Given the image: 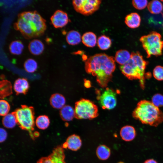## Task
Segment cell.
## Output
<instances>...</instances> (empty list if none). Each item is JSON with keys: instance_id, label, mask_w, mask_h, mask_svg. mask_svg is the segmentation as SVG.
Masks as SVG:
<instances>
[{"instance_id": "cell-36", "label": "cell", "mask_w": 163, "mask_h": 163, "mask_svg": "<svg viewBox=\"0 0 163 163\" xmlns=\"http://www.w3.org/2000/svg\"><path fill=\"white\" fill-rule=\"evenodd\" d=\"M118 163H124V162H121H121H119Z\"/></svg>"}, {"instance_id": "cell-5", "label": "cell", "mask_w": 163, "mask_h": 163, "mask_svg": "<svg viewBox=\"0 0 163 163\" xmlns=\"http://www.w3.org/2000/svg\"><path fill=\"white\" fill-rule=\"evenodd\" d=\"M17 123L22 129L27 131L31 138H34L33 131L34 125L33 108L26 105L22 106L14 112Z\"/></svg>"}, {"instance_id": "cell-2", "label": "cell", "mask_w": 163, "mask_h": 163, "mask_svg": "<svg viewBox=\"0 0 163 163\" xmlns=\"http://www.w3.org/2000/svg\"><path fill=\"white\" fill-rule=\"evenodd\" d=\"M133 116L142 123L156 127L163 121V113L152 102L140 101L133 111Z\"/></svg>"}, {"instance_id": "cell-32", "label": "cell", "mask_w": 163, "mask_h": 163, "mask_svg": "<svg viewBox=\"0 0 163 163\" xmlns=\"http://www.w3.org/2000/svg\"><path fill=\"white\" fill-rule=\"evenodd\" d=\"M133 6L138 10H142L145 8L148 4V1L146 0H134L132 1Z\"/></svg>"}, {"instance_id": "cell-25", "label": "cell", "mask_w": 163, "mask_h": 163, "mask_svg": "<svg viewBox=\"0 0 163 163\" xmlns=\"http://www.w3.org/2000/svg\"><path fill=\"white\" fill-rule=\"evenodd\" d=\"M97 43L100 49L106 50L110 47L112 42L109 37L105 35H102L98 38Z\"/></svg>"}, {"instance_id": "cell-20", "label": "cell", "mask_w": 163, "mask_h": 163, "mask_svg": "<svg viewBox=\"0 0 163 163\" xmlns=\"http://www.w3.org/2000/svg\"><path fill=\"white\" fill-rule=\"evenodd\" d=\"M60 115L62 119L65 121H70L75 117V111L71 106L65 105L61 109Z\"/></svg>"}, {"instance_id": "cell-9", "label": "cell", "mask_w": 163, "mask_h": 163, "mask_svg": "<svg viewBox=\"0 0 163 163\" xmlns=\"http://www.w3.org/2000/svg\"><path fill=\"white\" fill-rule=\"evenodd\" d=\"M99 103L104 109L111 110L115 108L117 104L116 93L113 90L107 88L97 97Z\"/></svg>"}, {"instance_id": "cell-27", "label": "cell", "mask_w": 163, "mask_h": 163, "mask_svg": "<svg viewBox=\"0 0 163 163\" xmlns=\"http://www.w3.org/2000/svg\"><path fill=\"white\" fill-rule=\"evenodd\" d=\"M35 124L38 128L42 129L47 128L49 125L50 121L48 117L44 115L38 117L35 121Z\"/></svg>"}, {"instance_id": "cell-24", "label": "cell", "mask_w": 163, "mask_h": 163, "mask_svg": "<svg viewBox=\"0 0 163 163\" xmlns=\"http://www.w3.org/2000/svg\"><path fill=\"white\" fill-rule=\"evenodd\" d=\"M149 11L152 14H157L161 13L163 7L161 3L158 0H153L150 2L147 6Z\"/></svg>"}, {"instance_id": "cell-16", "label": "cell", "mask_w": 163, "mask_h": 163, "mask_svg": "<svg viewBox=\"0 0 163 163\" xmlns=\"http://www.w3.org/2000/svg\"><path fill=\"white\" fill-rule=\"evenodd\" d=\"M28 48L31 53L34 55H38L43 51L44 45L40 40L34 39L30 43Z\"/></svg>"}, {"instance_id": "cell-31", "label": "cell", "mask_w": 163, "mask_h": 163, "mask_svg": "<svg viewBox=\"0 0 163 163\" xmlns=\"http://www.w3.org/2000/svg\"><path fill=\"white\" fill-rule=\"evenodd\" d=\"M152 103L157 107L163 106V95L160 94L154 95L152 98Z\"/></svg>"}, {"instance_id": "cell-1", "label": "cell", "mask_w": 163, "mask_h": 163, "mask_svg": "<svg viewBox=\"0 0 163 163\" xmlns=\"http://www.w3.org/2000/svg\"><path fill=\"white\" fill-rule=\"evenodd\" d=\"M115 68L114 58L105 53L96 54L85 62L86 72L96 77L97 82L102 88L107 86Z\"/></svg>"}, {"instance_id": "cell-17", "label": "cell", "mask_w": 163, "mask_h": 163, "mask_svg": "<svg viewBox=\"0 0 163 163\" xmlns=\"http://www.w3.org/2000/svg\"><path fill=\"white\" fill-rule=\"evenodd\" d=\"M82 40L83 44L89 47L94 46L97 41L96 35L91 32H88L84 34L82 37Z\"/></svg>"}, {"instance_id": "cell-23", "label": "cell", "mask_w": 163, "mask_h": 163, "mask_svg": "<svg viewBox=\"0 0 163 163\" xmlns=\"http://www.w3.org/2000/svg\"><path fill=\"white\" fill-rule=\"evenodd\" d=\"M96 154L99 159L101 160H107L110 155V149L105 145H101L97 149Z\"/></svg>"}, {"instance_id": "cell-13", "label": "cell", "mask_w": 163, "mask_h": 163, "mask_svg": "<svg viewBox=\"0 0 163 163\" xmlns=\"http://www.w3.org/2000/svg\"><path fill=\"white\" fill-rule=\"evenodd\" d=\"M120 134L123 140L126 141H130L133 140L135 138L136 132L133 127L127 125L121 128Z\"/></svg>"}, {"instance_id": "cell-6", "label": "cell", "mask_w": 163, "mask_h": 163, "mask_svg": "<svg viewBox=\"0 0 163 163\" xmlns=\"http://www.w3.org/2000/svg\"><path fill=\"white\" fill-rule=\"evenodd\" d=\"M34 11H25L18 16L15 27L25 37L31 38L37 37L33 19Z\"/></svg>"}, {"instance_id": "cell-11", "label": "cell", "mask_w": 163, "mask_h": 163, "mask_svg": "<svg viewBox=\"0 0 163 163\" xmlns=\"http://www.w3.org/2000/svg\"><path fill=\"white\" fill-rule=\"evenodd\" d=\"M51 21L53 26L56 28L65 26L69 21L67 14L61 10H57L51 18Z\"/></svg>"}, {"instance_id": "cell-21", "label": "cell", "mask_w": 163, "mask_h": 163, "mask_svg": "<svg viewBox=\"0 0 163 163\" xmlns=\"http://www.w3.org/2000/svg\"><path fill=\"white\" fill-rule=\"evenodd\" d=\"M66 39L69 44L75 45L79 44L81 42L82 37L79 32L76 30H72L67 34Z\"/></svg>"}, {"instance_id": "cell-4", "label": "cell", "mask_w": 163, "mask_h": 163, "mask_svg": "<svg viewBox=\"0 0 163 163\" xmlns=\"http://www.w3.org/2000/svg\"><path fill=\"white\" fill-rule=\"evenodd\" d=\"M143 47L145 50L147 57L152 55L156 56L162 54L163 41L161 40L160 34L155 31H152L149 34L142 36L140 39Z\"/></svg>"}, {"instance_id": "cell-3", "label": "cell", "mask_w": 163, "mask_h": 163, "mask_svg": "<svg viewBox=\"0 0 163 163\" xmlns=\"http://www.w3.org/2000/svg\"><path fill=\"white\" fill-rule=\"evenodd\" d=\"M148 63L139 52H133L130 60L125 64L121 65L120 68L123 74L128 79L141 80L143 86L145 70Z\"/></svg>"}, {"instance_id": "cell-15", "label": "cell", "mask_w": 163, "mask_h": 163, "mask_svg": "<svg viewBox=\"0 0 163 163\" xmlns=\"http://www.w3.org/2000/svg\"><path fill=\"white\" fill-rule=\"evenodd\" d=\"M13 87L17 94H25L28 89L29 84L26 79L19 78L15 82Z\"/></svg>"}, {"instance_id": "cell-10", "label": "cell", "mask_w": 163, "mask_h": 163, "mask_svg": "<svg viewBox=\"0 0 163 163\" xmlns=\"http://www.w3.org/2000/svg\"><path fill=\"white\" fill-rule=\"evenodd\" d=\"M64 148L62 146L55 148L47 157L42 158L37 163H66Z\"/></svg>"}, {"instance_id": "cell-8", "label": "cell", "mask_w": 163, "mask_h": 163, "mask_svg": "<svg viewBox=\"0 0 163 163\" xmlns=\"http://www.w3.org/2000/svg\"><path fill=\"white\" fill-rule=\"evenodd\" d=\"M101 3L100 0H75L72 1L75 10L85 15L92 14L97 10Z\"/></svg>"}, {"instance_id": "cell-14", "label": "cell", "mask_w": 163, "mask_h": 163, "mask_svg": "<svg viewBox=\"0 0 163 163\" xmlns=\"http://www.w3.org/2000/svg\"><path fill=\"white\" fill-rule=\"evenodd\" d=\"M125 22L129 27L131 28H135L139 26L141 18L137 13H132L126 16Z\"/></svg>"}, {"instance_id": "cell-30", "label": "cell", "mask_w": 163, "mask_h": 163, "mask_svg": "<svg viewBox=\"0 0 163 163\" xmlns=\"http://www.w3.org/2000/svg\"><path fill=\"white\" fill-rule=\"evenodd\" d=\"M153 75L156 80H163V67L160 66H156L153 70Z\"/></svg>"}, {"instance_id": "cell-35", "label": "cell", "mask_w": 163, "mask_h": 163, "mask_svg": "<svg viewBox=\"0 0 163 163\" xmlns=\"http://www.w3.org/2000/svg\"><path fill=\"white\" fill-rule=\"evenodd\" d=\"M84 82V85L86 87L88 88L91 87L90 82L89 81L85 80Z\"/></svg>"}, {"instance_id": "cell-37", "label": "cell", "mask_w": 163, "mask_h": 163, "mask_svg": "<svg viewBox=\"0 0 163 163\" xmlns=\"http://www.w3.org/2000/svg\"><path fill=\"white\" fill-rule=\"evenodd\" d=\"M161 1L163 2V0H161Z\"/></svg>"}, {"instance_id": "cell-7", "label": "cell", "mask_w": 163, "mask_h": 163, "mask_svg": "<svg viewBox=\"0 0 163 163\" xmlns=\"http://www.w3.org/2000/svg\"><path fill=\"white\" fill-rule=\"evenodd\" d=\"M75 117L78 119H92L98 115L97 106L92 101L82 99L75 104Z\"/></svg>"}, {"instance_id": "cell-26", "label": "cell", "mask_w": 163, "mask_h": 163, "mask_svg": "<svg viewBox=\"0 0 163 163\" xmlns=\"http://www.w3.org/2000/svg\"><path fill=\"white\" fill-rule=\"evenodd\" d=\"M24 48V46L23 44L19 40L12 41L10 43L9 46V50L11 53L15 55L21 54Z\"/></svg>"}, {"instance_id": "cell-33", "label": "cell", "mask_w": 163, "mask_h": 163, "mask_svg": "<svg viewBox=\"0 0 163 163\" xmlns=\"http://www.w3.org/2000/svg\"><path fill=\"white\" fill-rule=\"evenodd\" d=\"M0 142L4 141L7 138V133L5 129L3 128L0 129Z\"/></svg>"}, {"instance_id": "cell-18", "label": "cell", "mask_w": 163, "mask_h": 163, "mask_svg": "<svg viewBox=\"0 0 163 163\" xmlns=\"http://www.w3.org/2000/svg\"><path fill=\"white\" fill-rule=\"evenodd\" d=\"M50 102L51 106L54 108L57 109L62 108L66 103V99L61 94H55L52 95Z\"/></svg>"}, {"instance_id": "cell-22", "label": "cell", "mask_w": 163, "mask_h": 163, "mask_svg": "<svg viewBox=\"0 0 163 163\" xmlns=\"http://www.w3.org/2000/svg\"><path fill=\"white\" fill-rule=\"evenodd\" d=\"M3 126L8 128L14 127L17 123L14 112L8 113L4 116L2 120Z\"/></svg>"}, {"instance_id": "cell-34", "label": "cell", "mask_w": 163, "mask_h": 163, "mask_svg": "<svg viewBox=\"0 0 163 163\" xmlns=\"http://www.w3.org/2000/svg\"><path fill=\"white\" fill-rule=\"evenodd\" d=\"M144 163H157V162L153 159H149L145 161Z\"/></svg>"}, {"instance_id": "cell-12", "label": "cell", "mask_w": 163, "mask_h": 163, "mask_svg": "<svg viewBox=\"0 0 163 163\" xmlns=\"http://www.w3.org/2000/svg\"><path fill=\"white\" fill-rule=\"evenodd\" d=\"M82 144V141L80 137L73 134L67 138L62 146L64 149L68 148L72 151H76L80 149Z\"/></svg>"}, {"instance_id": "cell-28", "label": "cell", "mask_w": 163, "mask_h": 163, "mask_svg": "<svg viewBox=\"0 0 163 163\" xmlns=\"http://www.w3.org/2000/svg\"><path fill=\"white\" fill-rule=\"evenodd\" d=\"M24 66L25 69L27 72L33 73L37 69V64L34 59H29L25 62Z\"/></svg>"}, {"instance_id": "cell-19", "label": "cell", "mask_w": 163, "mask_h": 163, "mask_svg": "<svg viewBox=\"0 0 163 163\" xmlns=\"http://www.w3.org/2000/svg\"><path fill=\"white\" fill-rule=\"evenodd\" d=\"M131 54L127 50H118L116 53L115 60L121 65L127 63L130 59Z\"/></svg>"}, {"instance_id": "cell-29", "label": "cell", "mask_w": 163, "mask_h": 163, "mask_svg": "<svg viewBox=\"0 0 163 163\" xmlns=\"http://www.w3.org/2000/svg\"><path fill=\"white\" fill-rule=\"evenodd\" d=\"M10 109L9 104L6 101L2 100L0 101V114L5 116L8 113Z\"/></svg>"}]
</instances>
